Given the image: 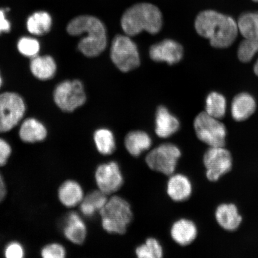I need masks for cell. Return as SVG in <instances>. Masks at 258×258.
Wrapping results in <instances>:
<instances>
[{"label": "cell", "mask_w": 258, "mask_h": 258, "mask_svg": "<svg viewBox=\"0 0 258 258\" xmlns=\"http://www.w3.org/2000/svg\"><path fill=\"white\" fill-rule=\"evenodd\" d=\"M195 28L212 47L218 48L231 46L238 32L237 22L233 18L212 10L203 11L197 16Z\"/></svg>", "instance_id": "6da1fadb"}, {"label": "cell", "mask_w": 258, "mask_h": 258, "mask_svg": "<svg viewBox=\"0 0 258 258\" xmlns=\"http://www.w3.org/2000/svg\"><path fill=\"white\" fill-rule=\"evenodd\" d=\"M67 30L69 34L74 36L87 34V36L80 40L78 45L81 53L87 57L99 56L104 51L107 45L105 26L95 16H78L70 22Z\"/></svg>", "instance_id": "7a4b0ae2"}, {"label": "cell", "mask_w": 258, "mask_h": 258, "mask_svg": "<svg viewBox=\"0 0 258 258\" xmlns=\"http://www.w3.org/2000/svg\"><path fill=\"white\" fill-rule=\"evenodd\" d=\"M162 14L150 3H139L128 9L122 15L121 25L128 36H135L143 31L156 34L162 28Z\"/></svg>", "instance_id": "3957f363"}, {"label": "cell", "mask_w": 258, "mask_h": 258, "mask_svg": "<svg viewBox=\"0 0 258 258\" xmlns=\"http://www.w3.org/2000/svg\"><path fill=\"white\" fill-rule=\"evenodd\" d=\"M99 214L103 229L109 234H125L133 219L131 205L126 200L118 196L108 199Z\"/></svg>", "instance_id": "277c9868"}, {"label": "cell", "mask_w": 258, "mask_h": 258, "mask_svg": "<svg viewBox=\"0 0 258 258\" xmlns=\"http://www.w3.org/2000/svg\"><path fill=\"white\" fill-rule=\"evenodd\" d=\"M193 127L197 139L208 147H225L228 132L221 120L202 112L196 116Z\"/></svg>", "instance_id": "5b68a950"}, {"label": "cell", "mask_w": 258, "mask_h": 258, "mask_svg": "<svg viewBox=\"0 0 258 258\" xmlns=\"http://www.w3.org/2000/svg\"><path fill=\"white\" fill-rule=\"evenodd\" d=\"M182 156V150L177 145L165 143L151 150L145 158V162L155 172L170 176L175 173Z\"/></svg>", "instance_id": "8992f818"}, {"label": "cell", "mask_w": 258, "mask_h": 258, "mask_svg": "<svg viewBox=\"0 0 258 258\" xmlns=\"http://www.w3.org/2000/svg\"><path fill=\"white\" fill-rule=\"evenodd\" d=\"M202 161L206 178L212 182L227 175L233 167V155L226 147H208Z\"/></svg>", "instance_id": "52a82bcc"}, {"label": "cell", "mask_w": 258, "mask_h": 258, "mask_svg": "<svg viewBox=\"0 0 258 258\" xmlns=\"http://www.w3.org/2000/svg\"><path fill=\"white\" fill-rule=\"evenodd\" d=\"M111 60L121 72L127 73L140 64V54L137 44L128 35H117L111 44Z\"/></svg>", "instance_id": "ba28073f"}, {"label": "cell", "mask_w": 258, "mask_h": 258, "mask_svg": "<svg viewBox=\"0 0 258 258\" xmlns=\"http://www.w3.org/2000/svg\"><path fill=\"white\" fill-rule=\"evenodd\" d=\"M54 100L61 110L72 112L85 104L86 96L83 83L79 80H67L56 86Z\"/></svg>", "instance_id": "9c48e42d"}, {"label": "cell", "mask_w": 258, "mask_h": 258, "mask_svg": "<svg viewBox=\"0 0 258 258\" xmlns=\"http://www.w3.org/2000/svg\"><path fill=\"white\" fill-rule=\"evenodd\" d=\"M25 109L24 100L17 93L0 95V133L14 128L23 118Z\"/></svg>", "instance_id": "30bf717a"}, {"label": "cell", "mask_w": 258, "mask_h": 258, "mask_svg": "<svg viewBox=\"0 0 258 258\" xmlns=\"http://www.w3.org/2000/svg\"><path fill=\"white\" fill-rule=\"evenodd\" d=\"M95 179L98 189L106 195L118 191L124 183L120 167L115 161L99 164L95 170Z\"/></svg>", "instance_id": "8fae6325"}, {"label": "cell", "mask_w": 258, "mask_h": 258, "mask_svg": "<svg viewBox=\"0 0 258 258\" xmlns=\"http://www.w3.org/2000/svg\"><path fill=\"white\" fill-rule=\"evenodd\" d=\"M170 235L173 241L179 246H191L198 237V225L189 218L177 219L171 226Z\"/></svg>", "instance_id": "7c38bea8"}, {"label": "cell", "mask_w": 258, "mask_h": 258, "mask_svg": "<svg viewBox=\"0 0 258 258\" xmlns=\"http://www.w3.org/2000/svg\"><path fill=\"white\" fill-rule=\"evenodd\" d=\"M183 55V47L175 40L166 39L150 47L151 59L157 62H166L172 66L180 62Z\"/></svg>", "instance_id": "4fadbf2b"}, {"label": "cell", "mask_w": 258, "mask_h": 258, "mask_svg": "<svg viewBox=\"0 0 258 258\" xmlns=\"http://www.w3.org/2000/svg\"><path fill=\"white\" fill-rule=\"evenodd\" d=\"M167 196L176 203L188 201L194 192V183L190 177L183 173L170 175L166 186Z\"/></svg>", "instance_id": "5bb4252c"}, {"label": "cell", "mask_w": 258, "mask_h": 258, "mask_svg": "<svg viewBox=\"0 0 258 258\" xmlns=\"http://www.w3.org/2000/svg\"><path fill=\"white\" fill-rule=\"evenodd\" d=\"M215 218L219 227L228 232L237 231L243 220L239 208L233 202L218 205L215 209Z\"/></svg>", "instance_id": "9a60e30c"}, {"label": "cell", "mask_w": 258, "mask_h": 258, "mask_svg": "<svg viewBox=\"0 0 258 258\" xmlns=\"http://www.w3.org/2000/svg\"><path fill=\"white\" fill-rule=\"evenodd\" d=\"M63 233L67 239L73 244L84 243L88 234V229L78 213L72 212L67 215L64 219Z\"/></svg>", "instance_id": "2e32d148"}, {"label": "cell", "mask_w": 258, "mask_h": 258, "mask_svg": "<svg viewBox=\"0 0 258 258\" xmlns=\"http://www.w3.org/2000/svg\"><path fill=\"white\" fill-rule=\"evenodd\" d=\"M180 126V122L175 116L169 111L165 106L158 108L155 119V132L161 138H167L177 133Z\"/></svg>", "instance_id": "e0dca14e"}, {"label": "cell", "mask_w": 258, "mask_h": 258, "mask_svg": "<svg viewBox=\"0 0 258 258\" xmlns=\"http://www.w3.org/2000/svg\"><path fill=\"white\" fill-rule=\"evenodd\" d=\"M256 109V100L246 92L235 96L231 103V114L233 120L243 122L249 119Z\"/></svg>", "instance_id": "ac0fdd59"}, {"label": "cell", "mask_w": 258, "mask_h": 258, "mask_svg": "<svg viewBox=\"0 0 258 258\" xmlns=\"http://www.w3.org/2000/svg\"><path fill=\"white\" fill-rule=\"evenodd\" d=\"M84 198L85 194L82 186L76 180H66L58 189V198L67 208H72L80 205Z\"/></svg>", "instance_id": "d6986e66"}, {"label": "cell", "mask_w": 258, "mask_h": 258, "mask_svg": "<svg viewBox=\"0 0 258 258\" xmlns=\"http://www.w3.org/2000/svg\"><path fill=\"white\" fill-rule=\"evenodd\" d=\"M151 145V138L143 131H131L124 139L125 149L133 157L140 156L145 151L149 150Z\"/></svg>", "instance_id": "ffe728a7"}, {"label": "cell", "mask_w": 258, "mask_h": 258, "mask_svg": "<svg viewBox=\"0 0 258 258\" xmlns=\"http://www.w3.org/2000/svg\"><path fill=\"white\" fill-rule=\"evenodd\" d=\"M47 136L46 127L35 118H28L22 124L19 137L26 143H35L45 140Z\"/></svg>", "instance_id": "44dd1931"}, {"label": "cell", "mask_w": 258, "mask_h": 258, "mask_svg": "<svg viewBox=\"0 0 258 258\" xmlns=\"http://www.w3.org/2000/svg\"><path fill=\"white\" fill-rule=\"evenodd\" d=\"M100 190H95L85 196L80 204V210L86 217L92 218L101 211L108 201L107 197Z\"/></svg>", "instance_id": "7402d4cb"}, {"label": "cell", "mask_w": 258, "mask_h": 258, "mask_svg": "<svg viewBox=\"0 0 258 258\" xmlns=\"http://www.w3.org/2000/svg\"><path fill=\"white\" fill-rule=\"evenodd\" d=\"M30 69L37 79L47 80L52 78L55 74L56 64L52 57L36 56L32 58Z\"/></svg>", "instance_id": "603a6c76"}, {"label": "cell", "mask_w": 258, "mask_h": 258, "mask_svg": "<svg viewBox=\"0 0 258 258\" xmlns=\"http://www.w3.org/2000/svg\"><path fill=\"white\" fill-rule=\"evenodd\" d=\"M93 142L96 150L103 156H110L116 150L114 135L108 128L97 129L93 134Z\"/></svg>", "instance_id": "cb8c5ba5"}, {"label": "cell", "mask_w": 258, "mask_h": 258, "mask_svg": "<svg viewBox=\"0 0 258 258\" xmlns=\"http://www.w3.org/2000/svg\"><path fill=\"white\" fill-rule=\"evenodd\" d=\"M238 31L244 39L258 40V12H246L238 19Z\"/></svg>", "instance_id": "d4e9b609"}, {"label": "cell", "mask_w": 258, "mask_h": 258, "mask_svg": "<svg viewBox=\"0 0 258 258\" xmlns=\"http://www.w3.org/2000/svg\"><path fill=\"white\" fill-rule=\"evenodd\" d=\"M52 19L47 12H38L29 17L27 22L28 31L32 34L42 35L50 31Z\"/></svg>", "instance_id": "484cf974"}, {"label": "cell", "mask_w": 258, "mask_h": 258, "mask_svg": "<svg viewBox=\"0 0 258 258\" xmlns=\"http://www.w3.org/2000/svg\"><path fill=\"white\" fill-rule=\"evenodd\" d=\"M205 112L215 118L221 120L227 111V100L217 92L210 93L206 99Z\"/></svg>", "instance_id": "4316f807"}, {"label": "cell", "mask_w": 258, "mask_h": 258, "mask_svg": "<svg viewBox=\"0 0 258 258\" xmlns=\"http://www.w3.org/2000/svg\"><path fill=\"white\" fill-rule=\"evenodd\" d=\"M135 254L139 258H161L163 256L164 251L159 240L149 237L136 248Z\"/></svg>", "instance_id": "83f0119b"}, {"label": "cell", "mask_w": 258, "mask_h": 258, "mask_svg": "<svg viewBox=\"0 0 258 258\" xmlns=\"http://www.w3.org/2000/svg\"><path fill=\"white\" fill-rule=\"evenodd\" d=\"M258 53V40L244 39L238 46L237 56L238 59L243 63L250 62L253 57ZM254 74L258 77V59L254 64Z\"/></svg>", "instance_id": "f1b7e54d"}, {"label": "cell", "mask_w": 258, "mask_h": 258, "mask_svg": "<svg viewBox=\"0 0 258 258\" xmlns=\"http://www.w3.org/2000/svg\"><path fill=\"white\" fill-rule=\"evenodd\" d=\"M19 52L27 57H34L39 52V42L33 38L24 37L21 38L18 43Z\"/></svg>", "instance_id": "f546056e"}, {"label": "cell", "mask_w": 258, "mask_h": 258, "mask_svg": "<svg viewBox=\"0 0 258 258\" xmlns=\"http://www.w3.org/2000/svg\"><path fill=\"white\" fill-rule=\"evenodd\" d=\"M66 254V248L56 243L46 245L41 251V255L44 258H64Z\"/></svg>", "instance_id": "4dcf8cb0"}, {"label": "cell", "mask_w": 258, "mask_h": 258, "mask_svg": "<svg viewBox=\"0 0 258 258\" xmlns=\"http://www.w3.org/2000/svg\"><path fill=\"white\" fill-rule=\"evenodd\" d=\"M5 256L7 258H22L25 256L23 246L17 241H12L6 246Z\"/></svg>", "instance_id": "1f68e13d"}, {"label": "cell", "mask_w": 258, "mask_h": 258, "mask_svg": "<svg viewBox=\"0 0 258 258\" xmlns=\"http://www.w3.org/2000/svg\"><path fill=\"white\" fill-rule=\"evenodd\" d=\"M12 152V147L7 141L0 138V167L7 164Z\"/></svg>", "instance_id": "d6a6232c"}, {"label": "cell", "mask_w": 258, "mask_h": 258, "mask_svg": "<svg viewBox=\"0 0 258 258\" xmlns=\"http://www.w3.org/2000/svg\"><path fill=\"white\" fill-rule=\"evenodd\" d=\"M6 9H0V34L9 32L11 29V22L6 18Z\"/></svg>", "instance_id": "836d02e7"}, {"label": "cell", "mask_w": 258, "mask_h": 258, "mask_svg": "<svg viewBox=\"0 0 258 258\" xmlns=\"http://www.w3.org/2000/svg\"><path fill=\"white\" fill-rule=\"evenodd\" d=\"M6 195H7V188L4 179L0 173V203L4 201Z\"/></svg>", "instance_id": "e575fe53"}, {"label": "cell", "mask_w": 258, "mask_h": 258, "mask_svg": "<svg viewBox=\"0 0 258 258\" xmlns=\"http://www.w3.org/2000/svg\"><path fill=\"white\" fill-rule=\"evenodd\" d=\"M2 83H3V80H2L1 75H0V88H1V87L2 86Z\"/></svg>", "instance_id": "d590c367"}, {"label": "cell", "mask_w": 258, "mask_h": 258, "mask_svg": "<svg viewBox=\"0 0 258 258\" xmlns=\"http://www.w3.org/2000/svg\"><path fill=\"white\" fill-rule=\"evenodd\" d=\"M253 2H258V0H253Z\"/></svg>", "instance_id": "8d00e7d4"}]
</instances>
